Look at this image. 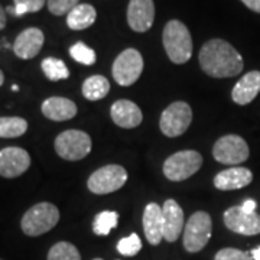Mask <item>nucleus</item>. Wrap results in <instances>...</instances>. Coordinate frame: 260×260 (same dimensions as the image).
I'll return each instance as SVG.
<instances>
[{
    "instance_id": "14",
    "label": "nucleus",
    "mask_w": 260,
    "mask_h": 260,
    "mask_svg": "<svg viewBox=\"0 0 260 260\" xmlns=\"http://www.w3.org/2000/svg\"><path fill=\"white\" fill-rule=\"evenodd\" d=\"M45 37L39 28H28L22 30L13 44V52L20 59H32L41 52Z\"/></svg>"
},
{
    "instance_id": "24",
    "label": "nucleus",
    "mask_w": 260,
    "mask_h": 260,
    "mask_svg": "<svg viewBox=\"0 0 260 260\" xmlns=\"http://www.w3.org/2000/svg\"><path fill=\"white\" fill-rule=\"evenodd\" d=\"M41 68L49 81H61V80H67L70 77V71H68L64 61L54 58V56L45 58L41 64Z\"/></svg>"
},
{
    "instance_id": "21",
    "label": "nucleus",
    "mask_w": 260,
    "mask_h": 260,
    "mask_svg": "<svg viewBox=\"0 0 260 260\" xmlns=\"http://www.w3.org/2000/svg\"><path fill=\"white\" fill-rule=\"evenodd\" d=\"M97 19V10L88 3H80L67 15V25L73 30H84L94 25Z\"/></svg>"
},
{
    "instance_id": "25",
    "label": "nucleus",
    "mask_w": 260,
    "mask_h": 260,
    "mask_svg": "<svg viewBox=\"0 0 260 260\" xmlns=\"http://www.w3.org/2000/svg\"><path fill=\"white\" fill-rule=\"evenodd\" d=\"M117 223H119V214L116 211L104 210L94 217L93 232L97 236H109L113 229L117 227Z\"/></svg>"
},
{
    "instance_id": "28",
    "label": "nucleus",
    "mask_w": 260,
    "mask_h": 260,
    "mask_svg": "<svg viewBox=\"0 0 260 260\" xmlns=\"http://www.w3.org/2000/svg\"><path fill=\"white\" fill-rule=\"evenodd\" d=\"M140 250H142V242H140L139 236L136 233L121 239L120 242L117 243V251L121 256L132 257V256H136Z\"/></svg>"
},
{
    "instance_id": "34",
    "label": "nucleus",
    "mask_w": 260,
    "mask_h": 260,
    "mask_svg": "<svg viewBox=\"0 0 260 260\" xmlns=\"http://www.w3.org/2000/svg\"><path fill=\"white\" fill-rule=\"evenodd\" d=\"M5 28H6V10L0 5V30Z\"/></svg>"
},
{
    "instance_id": "1",
    "label": "nucleus",
    "mask_w": 260,
    "mask_h": 260,
    "mask_svg": "<svg viewBox=\"0 0 260 260\" xmlns=\"http://www.w3.org/2000/svg\"><path fill=\"white\" fill-rule=\"evenodd\" d=\"M200 65L213 78H230L243 71L242 55L227 41L214 38L207 41L200 51Z\"/></svg>"
},
{
    "instance_id": "33",
    "label": "nucleus",
    "mask_w": 260,
    "mask_h": 260,
    "mask_svg": "<svg viewBox=\"0 0 260 260\" xmlns=\"http://www.w3.org/2000/svg\"><path fill=\"white\" fill-rule=\"evenodd\" d=\"M244 6H247L249 9L256 12V13H260V0H240Z\"/></svg>"
},
{
    "instance_id": "27",
    "label": "nucleus",
    "mask_w": 260,
    "mask_h": 260,
    "mask_svg": "<svg viewBox=\"0 0 260 260\" xmlns=\"http://www.w3.org/2000/svg\"><path fill=\"white\" fill-rule=\"evenodd\" d=\"M70 55L73 56L77 62L83 65H93L97 61V55H95L94 49L87 47L83 42H77L70 48Z\"/></svg>"
},
{
    "instance_id": "37",
    "label": "nucleus",
    "mask_w": 260,
    "mask_h": 260,
    "mask_svg": "<svg viewBox=\"0 0 260 260\" xmlns=\"http://www.w3.org/2000/svg\"><path fill=\"white\" fill-rule=\"evenodd\" d=\"M93 260H103V259H100V257H97V259H93Z\"/></svg>"
},
{
    "instance_id": "30",
    "label": "nucleus",
    "mask_w": 260,
    "mask_h": 260,
    "mask_svg": "<svg viewBox=\"0 0 260 260\" xmlns=\"http://www.w3.org/2000/svg\"><path fill=\"white\" fill-rule=\"evenodd\" d=\"M13 2H15V16L39 12L47 3V0H13Z\"/></svg>"
},
{
    "instance_id": "5",
    "label": "nucleus",
    "mask_w": 260,
    "mask_h": 260,
    "mask_svg": "<svg viewBox=\"0 0 260 260\" xmlns=\"http://www.w3.org/2000/svg\"><path fill=\"white\" fill-rule=\"evenodd\" d=\"M91 148V138L83 130H65L55 139V152L65 160H81L88 156Z\"/></svg>"
},
{
    "instance_id": "3",
    "label": "nucleus",
    "mask_w": 260,
    "mask_h": 260,
    "mask_svg": "<svg viewBox=\"0 0 260 260\" xmlns=\"http://www.w3.org/2000/svg\"><path fill=\"white\" fill-rule=\"evenodd\" d=\"M59 221V210L51 203H39L23 214L20 229L29 237H38L51 232Z\"/></svg>"
},
{
    "instance_id": "19",
    "label": "nucleus",
    "mask_w": 260,
    "mask_h": 260,
    "mask_svg": "<svg viewBox=\"0 0 260 260\" xmlns=\"http://www.w3.org/2000/svg\"><path fill=\"white\" fill-rule=\"evenodd\" d=\"M260 93V71H250L244 74L233 87L232 99L239 106L251 103Z\"/></svg>"
},
{
    "instance_id": "35",
    "label": "nucleus",
    "mask_w": 260,
    "mask_h": 260,
    "mask_svg": "<svg viewBox=\"0 0 260 260\" xmlns=\"http://www.w3.org/2000/svg\"><path fill=\"white\" fill-rule=\"evenodd\" d=\"M249 253H250V256L253 257V260H260V246L259 247H256V249H253V250H250Z\"/></svg>"
},
{
    "instance_id": "31",
    "label": "nucleus",
    "mask_w": 260,
    "mask_h": 260,
    "mask_svg": "<svg viewBox=\"0 0 260 260\" xmlns=\"http://www.w3.org/2000/svg\"><path fill=\"white\" fill-rule=\"evenodd\" d=\"M214 260H253V257L247 251L239 250L234 247H225V249L217 251Z\"/></svg>"
},
{
    "instance_id": "8",
    "label": "nucleus",
    "mask_w": 260,
    "mask_h": 260,
    "mask_svg": "<svg viewBox=\"0 0 260 260\" xmlns=\"http://www.w3.org/2000/svg\"><path fill=\"white\" fill-rule=\"evenodd\" d=\"M192 121V110L185 102L169 104L160 114L159 127L167 138H178L184 135Z\"/></svg>"
},
{
    "instance_id": "15",
    "label": "nucleus",
    "mask_w": 260,
    "mask_h": 260,
    "mask_svg": "<svg viewBox=\"0 0 260 260\" xmlns=\"http://www.w3.org/2000/svg\"><path fill=\"white\" fill-rule=\"evenodd\" d=\"M164 214V239L169 243L177 242L184 233V211L175 200H167L162 207Z\"/></svg>"
},
{
    "instance_id": "29",
    "label": "nucleus",
    "mask_w": 260,
    "mask_h": 260,
    "mask_svg": "<svg viewBox=\"0 0 260 260\" xmlns=\"http://www.w3.org/2000/svg\"><path fill=\"white\" fill-rule=\"evenodd\" d=\"M48 10L55 15V16H62L68 15L75 6L80 5V0H47Z\"/></svg>"
},
{
    "instance_id": "36",
    "label": "nucleus",
    "mask_w": 260,
    "mask_h": 260,
    "mask_svg": "<svg viewBox=\"0 0 260 260\" xmlns=\"http://www.w3.org/2000/svg\"><path fill=\"white\" fill-rule=\"evenodd\" d=\"M3 83H5V75H3L2 70H0V87L3 85Z\"/></svg>"
},
{
    "instance_id": "6",
    "label": "nucleus",
    "mask_w": 260,
    "mask_h": 260,
    "mask_svg": "<svg viewBox=\"0 0 260 260\" xmlns=\"http://www.w3.org/2000/svg\"><path fill=\"white\" fill-rule=\"evenodd\" d=\"M203 167V156L197 150H179L164 162V175L174 182L185 181Z\"/></svg>"
},
{
    "instance_id": "18",
    "label": "nucleus",
    "mask_w": 260,
    "mask_h": 260,
    "mask_svg": "<svg viewBox=\"0 0 260 260\" xmlns=\"http://www.w3.org/2000/svg\"><path fill=\"white\" fill-rule=\"evenodd\" d=\"M143 230L145 236L152 246H158L164 239V214L162 207L156 203L146 205L143 213Z\"/></svg>"
},
{
    "instance_id": "4",
    "label": "nucleus",
    "mask_w": 260,
    "mask_h": 260,
    "mask_svg": "<svg viewBox=\"0 0 260 260\" xmlns=\"http://www.w3.org/2000/svg\"><path fill=\"white\" fill-rule=\"evenodd\" d=\"M213 220L205 211H197L186 221L184 227V247L189 253H198L204 249L211 239Z\"/></svg>"
},
{
    "instance_id": "26",
    "label": "nucleus",
    "mask_w": 260,
    "mask_h": 260,
    "mask_svg": "<svg viewBox=\"0 0 260 260\" xmlns=\"http://www.w3.org/2000/svg\"><path fill=\"white\" fill-rule=\"evenodd\" d=\"M48 260H81V254L73 243H55L48 251Z\"/></svg>"
},
{
    "instance_id": "38",
    "label": "nucleus",
    "mask_w": 260,
    "mask_h": 260,
    "mask_svg": "<svg viewBox=\"0 0 260 260\" xmlns=\"http://www.w3.org/2000/svg\"><path fill=\"white\" fill-rule=\"evenodd\" d=\"M0 260H2V259H0Z\"/></svg>"
},
{
    "instance_id": "16",
    "label": "nucleus",
    "mask_w": 260,
    "mask_h": 260,
    "mask_svg": "<svg viewBox=\"0 0 260 260\" xmlns=\"http://www.w3.org/2000/svg\"><path fill=\"white\" fill-rule=\"evenodd\" d=\"M253 174L244 167H232L218 172L214 177V186L220 191H233L250 185Z\"/></svg>"
},
{
    "instance_id": "32",
    "label": "nucleus",
    "mask_w": 260,
    "mask_h": 260,
    "mask_svg": "<svg viewBox=\"0 0 260 260\" xmlns=\"http://www.w3.org/2000/svg\"><path fill=\"white\" fill-rule=\"evenodd\" d=\"M240 207H242V210L244 211V213L251 214V213H256V207H257V204H256V201H254V200H246Z\"/></svg>"
},
{
    "instance_id": "17",
    "label": "nucleus",
    "mask_w": 260,
    "mask_h": 260,
    "mask_svg": "<svg viewBox=\"0 0 260 260\" xmlns=\"http://www.w3.org/2000/svg\"><path fill=\"white\" fill-rule=\"evenodd\" d=\"M110 116L112 120L123 129H135L143 120L140 107L130 100H117L113 103Z\"/></svg>"
},
{
    "instance_id": "9",
    "label": "nucleus",
    "mask_w": 260,
    "mask_h": 260,
    "mask_svg": "<svg viewBox=\"0 0 260 260\" xmlns=\"http://www.w3.org/2000/svg\"><path fill=\"white\" fill-rule=\"evenodd\" d=\"M213 156L220 164L236 167L249 159L250 149L242 136L225 135L214 143Z\"/></svg>"
},
{
    "instance_id": "12",
    "label": "nucleus",
    "mask_w": 260,
    "mask_h": 260,
    "mask_svg": "<svg viewBox=\"0 0 260 260\" xmlns=\"http://www.w3.org/2000/svg\"><path fill=\"white\" fill-rule=\"evenodd\" d=\"M30 167V155L25 149L9 146L0 150V177L18 178Z\"/></svg>"
},
{
    "instance_id": "10",
    "label": "nucleus",
    "mask_w": 260,
    "mask_h": 260,
    "mask_svg": "<svg viewBox=\"0 0 260 260\" xmlns=\"http://www.w3.org/2000/svg\"><path fill=\"white\" fill-rule=\"evenodd\" d=\"M127 181V172L120 165H106L93 172L87 186L95 195L112 194L119 191Z\"/></svg>"
},
{
    "instance_id": "7",
    "label": "nucleus",
    "mask_w": 260,
    "mask_h": 260,
    "mask_svg": "<svg viewBox=\"0 0 260 260\" xmlns=\"http://www.w3.org/2000/svg\"><path fill=\"white\" fill-rule=\"evenodd\" d=\"M142 71H143V58L139 51L135 48L124 49L113 62V78L121 87L133 85L140 78Z\"/></svg>"
},
{
    "instance_id": "20",
    "label": "nucleus",
    "mask_w": 260,
    "mask_h": 260,
    "mask_svg": "<svg viewBox=\"0 0 260 260\" xmlns=\"http://www.w3.org/2000/svg\"><path fill=\"white\" fill-rule=\"evenodd\" d=\"M42 114L54 121L70 120L77 116V106L74 102L65 97H49L42 103Z\"/></svg>"
},
{
    "instance_id": "23",
    "label": "nucleus",
    "mask_w": 260,
    "mask_h": 260,
    "mask_svg": "<svg viewBox=\"0 0 260 260\" xmlns=\"http://www.w3.org/2000/svg\"><path fill=\"white\" fill-rule=\"evenodd\" d=\"M28 130V121L18 116H5L0 117V138L13 139L23 136Z\"/></svg>"
},
{
    "instance_id": "11",
    "label": "nucleus",
    "mask_w": 260,
    "mask_h": 260,
    "mask_svg": "<svg viewBox=\"0 0 260 260\" xmlns=\"http://www.w3.org/2000/svg\"><path fill=\"white\" fill-rule=\"evenodd\" d=\"M225 227L233 233L242 236L260 234V215L257 213H244L240 205L230 207L223 215Z\"/></svg>"
},
{
    "instance_id": "2",
    "label": "nucleus",
    "mask_w": 260,
    "mask_h": 260,
    "mask_svg": "<svg viewBox=\"0 0 260 260\" xmlns=\"http://www.w3.org/2000/svg\"><path fill=\"white\" fill-rule=\"evenodd\" d=\"M162 42L167 55L174 64H185L192 56V38L189 29L181 20H169L164 32Z\"/></svg>"
},
{
    "instance_id": "13",
    "label": "nucleus",
    "mask_w": 260,
    "mask_h": 260,
    "mask_svg": "<svg viewBox=\"0 0 260 260\" xmlns=\"http://www.w3.org/2000/svg\"><path fill=\"white\" fill-rule=\"evenodd\" d=\"M155 20L153 0H130L127 6V23L132 30L143 34L152 28Z\"/></svg>"
},
{
    "instance_id": "22",
    "label": "nucleus",
    "mask_w": 260,
    "mask_h": 260,
    "mask_svg": "<svg viewBox=\"0 0 260 260\" xmlns=\"http://www.w3.org/2000/svg\"><path fill=\"white\" fill-rule=\"evenodd\" d=\"M83 95L90 102H97L104 99L110 91V83L103 75H91L83 83Z\"/></svg>"
}]
</instances>
